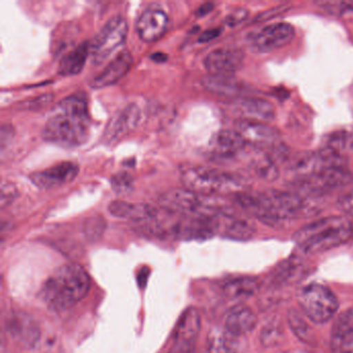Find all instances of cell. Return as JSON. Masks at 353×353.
Returning <instances> with one entry per match:
<instances>
[{
	"mask_svg": "<svg viewBox=\"0 0 353 353\" xmlns=\"http://www.w3.org/2000/svg\"><path fill=\"white\" fill-rule=\"evenodd\" d=\"M139 119V107L135 104L128 105L109 121L104 134V141L107 144L119 141L123 136L135 129Z\"/></svg>",
	"mask_w": 353,
	"mask_h": 353,
	"instance_id": "5bb4252c",
	"label": "cell"
},
{
	"mask_svg": "<svg viewBox=\"0 0 353 353\" xmlns=\"http://www.w3.org/2000/svg\"><path fill=\"white\" fill-rule=\"evenodd\" d=\"M168 16L160 9H148L138 18L136 30L144 42L152 43L164 36Z\"/></svg>",
	"mask_w": 353,
	"mask_h": 353,
	"instance_id": "2e32d148",
	"label": "cell"
},
{
	"mask_svg": "<svg viewBox=\"0 0 353 353\" xmlns=\"http://www.w3.org/2000/svg\"><path fill=\"white\" fill-rule=\"evenodd\" d=\"M289 7L287 5L279 6V7L272 8V9L268 10V11L263 12V13L260 14V15L257 16L255 21L256 23H259V22H265L268 21V20L272 19V18L276 17V16L282 15L285 12L288 11Z\"/></svg>",
	"mask_w": 353,
	"mask_h": 353,
	"instance_id": "e575fe53",
	"label": "cell"
},
{
	"mask_svg": "<svg viewBox=\"0 0 353 353\" xmlns=\"http://www.w3.org/2000/svg\"><path fill=\"white\" fill-rule=\"evenodd\" d=\"M248 15H249V12L245 9L234 10V11L231 12L227 16L226 19H225V24L227 26H230V28L239 26V24H241V22L247 19Z\"/></svg>",
	"mask_w": 353,
	"mask_h": 353,
	"instance_id": "836d02e7",
	"label": "cell"
},
{
	"mask_svg": "<svg viewBox=\"0 0 353 353\" xmlns=\"http://www.w3.org/2000/svg\"><path fill=\"white\" fill-rule=\"evenodd\" d=\"M287 320H288V324L291 330L299 340L309 345L314 343L315 334H314L313 330L307 323V320L303 318V312L301 313L295 309L289 310L288 319Z\"/></svg>",
	"mask_w": 353,
	"mask_h": 353,
	"instance_id": "4316f807",
	"label": "cell"
},
{
	"mask_svg": "<svg viewBox=\"0 0 353 353\" xmlns=\"http://www.w3.org/2000/svg\"><path fill=\"white\" fill-rule=\"evenodd\" d=\"M181 179L185 189L204 196L218 192L239 193L245 188V179L237 175L201 166L185 169L181 172Z\"/></svg>",
	"mask_w": 353,
	"mask_h": 353,
	"instance_id": "277c9868",
	"label": "cell"
},
{
	"mask_svg": "<svg viewBox=\"0 0 353 353\" xmlns=\"http://www.w3.org/2000/svg\"><path fill=\"white\" fill-rule=\"evenodd\" d=\"M297 303L303 315L316 324H323L336 316L339 301L328 287L319 283L305 285L297 293Z\"/></svg>",
	"mask_w": 353,
	"mask_h": 353,
	"instance_id": "5b68a950",
	"label": "cell"
},
{
	"mask_svg": "<svg viewBox=\"0 0 353 353\" xmlns=\"http://www.w3.org/2000/svg\"><path fill=\"white\" fill-rule=\"evenodd\" d=\"M245 53L237 47H224L212 51L204 59L210 75H233L243 67Z\"/></svg>",
	"mask_w": 353,
	"mask_h": 353,
	"instance_id": "9c48e42d",
	"label": "cell"
},
{
	"mask_svg": "<svg viewBox=\"0 0 353 353\" xmlns=\"http://www.w3.org/2000/svg\"><path fill=\"white\" fill-rule=\"evenodd\" d=\"M90 134L88 99L81 92L63 99L42 132L45 141L65 148L82 145L88 141Z\"/></svg>",
	"mask_w": 353,
	"mask_h": 353,
	"instance_id": "6da1fadb",
	"label": "cell"
},
{
	"mask_svg": "<svg viewBox=\"0 0 353 353\" xmlns=\"http://www.w3.org/2000/svg\"><path fill=\"white\" fill-rule=\"evenodd\" d=\"M150 59L156 63H164L167 61V55L162 52H157L150 55Z\"/></svg>",
	"mask_w": 353,
	"mask_h": 353,
	"instance_id": "60d3db41",
	"label": "cell"
},
{
	"mask_svg": "<svg viewBox=\"0 0 353 353\" xmlns=\"http://www.w3.org/2000/svg\"><path fill=\"white\" fill-rule=\"evenodd\" d=\"M53 100H54V94H45L32 99V100L28 101V102L22 103L19 108L30 111L42 110V109L48 107L53 102Z\"/></svg>",
	"mask_w": 353,
	"mask_h": 353,
	"instance_id": "d6a6232c",
	"label": "cell"
},
{
	"mask_svg": "<svg viewBox=\"0 0 353 353\" xmlns=\"http://www.w3.org/2000/svg\"><path fill=\"white\" fill-rule=\"evenodd\" d=\"M6 327L12 339L26 348H32L40 340L41 330L38 323L24 312H17L10 316Z\"/></svg>",
	"mask_w": 353,
	"mask_h": 353,
	"instance_id": "8fae6325",
	"label": "cell"
},
{
	"mask_svg": "<svg viewBox=\"0 0 353 353\" xmlns=\"http://www.w3.org/2000/svg\"><path fill=\"white\" fill-rule=\"evenodd\" d=\"M221 32H222V30H221V28H212V30H206V32H202V34H200L199 39H198V42H210V41L218 38V37L220 36Z\"/></svg>",
	"mask_w": 353,
	"mask_h": 353,
	"instance_id": "74e56055",
	"label": "cell"
},
{
	"mask_svg": "<svg viewBox=\"0 0 353 353\" xmlns=\"http://www.w3.org/2000/svg\"><path fill=\"white\" fill-rule=\"evenodd\" d=\"M235 131L245 142L259 146H274L278 143L280 133L268 123L241 119L235 123Z\"/></svg>",
	"mask_w": 353,
	"mask_h": 353,
	"instance_id": "7c38bea8",
	"label": "cell"
},
{
	"mask_svg": "<svg viewBox=\"0 0 353 353\" xmlns=\"http://www.w3.org/2000/svg\"><path fill=\"white\" fill-rule=\"evenodd\" d=\"M14 136H15V131H14L13 127L10 125H3L1 131H0V145H1V150H5L6 148L9 146L12 140H13Z\"/></svg>",
	"mask_w": 353,
	"mask_h": 353,
	"instance_id": "8d00e7d4",
	"label": "cell"
},
{
	"mask_svg": "<svg viewBox=\"0 0 353 353\" xmlns=\"http://www.w3.org/2000/svg\"><path fill=\"white\" fill-rule=\"evenodd\" d=\"M253 169L256 175L264 181H274L279 176L278 167L274 158L270 154H264L254 162Z\"/></svg>",
	"mask_w": 353,
	"mask_h": 353,
	"instance_id": "83f0119b",
	"label": "cell"
},
{
	"mask_svg": "<svg viewBox=\"0 0 353 353\" xmlns=\"http://www.w3.org/2000/svg\"><path fill=\"white\" fill-rule=\"evenodd\" d=\"M202 85L212 94L227 98H239L248 94V86L233 75H206Z\"/></svg>",
	"mask_w": 353,
	"mask_h": 353,
	"instance_id": "d6986e66",
	"label": "cell"
},
{
	"mask_svg": "<svg viewBox=\"0 0 353 353\" xmlns=\"http://www.w3.org/2000/svg\"><path fill=\"white\" fill-rule=\"evenodd\" d=\"M231 110L243 119L254 121H270L274 119V107L263 99L239 98L230 105Z\"/></svg>",
	"mask_w": 353,
	"mask_h": 353,
	"instance_id": "e0dca14e",
	"label": "cell"
},
{
	"mask_svg": "<svg viewBox=\"0 0 353 353\" xmlns=\"http://www.w3.org/2000/svg\"><path fill=\"white\" fill-rule=\"evenodd\" d=\"M353 343V307H349L338 316L332 332H330V346L332 351L339 353Z\"/></svg>",
	"mask_w": 353,
	"mask_h": 353,
	"instance_id": "7402d4cb",
	"label": "cell"
},
{
	"mask_svg": "<svg viewBox=\"0 0 353 353\" xmlns=\"http://www.w3.org/2000/svg\"><path fill=\"white\" fill-rule=\"evenodd\" d=\"M129 26L123 16H113L90 43V54L96 65H102L113 52L123 46Z\"/></svg>",
	"mask_w": 353,
	"mask_h": 353,
	"instance_id": "52a82bcc",
	"label": "cell"
},
{
	"mask_svg": "<svg viewBox=\"0 0 353 353\" xmlns=\"http://www.w3.org/2000/svg\"><path fill=\"white\" fill-rule=\"evenodd\" d=\"M218 233L227 239L247 241L253 236L255 227L245 219L224 212L219 219Z\"/></svg>",
	"mask_w": 353,
	"mask_h": 353,
	"instance_id": "603a6c76",
	"label": "cell"
},
{
	"mask_svg": "<svg viewBox=\"0 0 353 353\" xmlns=\"http://www.w3.org/2000/svg\"><path fill=\"white\" fill-rule=\"evenodd\" d=\"M109 212L117 218L125 220L152 221L159 216V210L145 203H132L123 200H114L108 206Z\"/></svg>",
	"mask_w": 353,
	"mask_h": 353,
	"instance_id": "ffe728a7",
	"label": "cell"
},
{
	"mask_svg": "<svg viewBox=\"0 0 353 353\" xmlns=\"http://www.w3.org/2000/svg\"><path fill=\"white\" fill-rule=\"evenodd\" d=\"M18 197V189L15 183L11 181H3L1 189H0V208L5 210L8 206L11 205Z\"/></svg>",
	"mask_w": 353,
	"mask_h": 353,
	"instance_id": "1f68e13d",
	"label": "cell"
},
{
	"mask_svg": "<svg viewBox=\"0 0 353 353\" xmlns=\"http://www.w3.org/2000/svg\"><path fill=\"white\" fill-rule=\"evenodd\" d=\"M90 54V45L88 42L81 43L73 50L65 53L59 61V75L74 76L81 73Z\"/></svg>",
	"mask_w": 353,
	"mask_h": 353,
	"instance_id": "cb8c5ba5",
	"label": "cell"
},
{
	"mask_svg": "<svg viewBox=\"0 0 353 353\" xmlns=\"http://www.w3.org/2000/svg\"><path fill=\"white\" fill-rule=\"evenodd\" d=\"M79 167L73 162H61L44 170L36 171L30 179L39 189L51 190L71 183L77 177Z\"/></svg>",
	"mask_w": 353,
	"mask_h": 353,
	"instance_id": "30bf717a",
	"label": "cell"
},
{
	"mask_svg": "<svg viewBox=\"0 0 353 353\" xmlns=\"http://www.w3.org/2000/svg\"><path fill=\"white\" fill-rule=\"evenodd\" d=\"M113 191L119 195H128L134 190V179L129 172H119L110 179Z\"/></svg>",
	"mask_w": 353,
	"mask_h": 353,
	"instance_id": "4dcf8cb0",
	"label": "cell"
},
{
	"mask_svg": "<svg viewBox=\"0 0 353 353\" xmlns=\"http://www.w3.org/2000/svg\"><path fill=\"white\" fill-rule=\"evenodd\" d=\"M283 336V328L279 321H270L263 327L260 336L264 347H274L278 345Z\"/></svg>",
	"mask_w": 353,
	"mask_h": 353,
	"instance_id": "f546056e",
	"label": "cell"
},
{
	"mask_svg": "<svg viewBox=\"0 0 353 353\" xmlns=\"http://www.w3.org/2000/svg\"><path fill=\"white\" fill-rule=\"evenodd\" d=\"M352 132L341 131L330 134V135L326 138L324 148H330V150L343 154V152L348 150V148H352Z\"/></svg>",
	"mask_w": 353,
	"mask_h": 353,
	"instance_id": "f1b7e54d",
	"label": "cell"
},
{
	"mask_svg": "<svg viewBox=\"0 0 353 353\" xmlns=\"http://www.w3.org/2000/svg\"><path fill=\"white\" fill-rule=\"evenodd\" d=\"M353 181V174L347 167H330L295 181L297 193L303 196H319L347 187Z\"/></svg>",
	"mask_w": 353,
	"mask_h": 353,
	"instance_id": "8992f818",
	"label": "cell"
},
{
	"mask_svg": "<svg viewBox=\"0 0 353 353\" xmlns=\"http://www.w3.org/2000/svg\"><path fill=\"white\" fill-rule=\"evenodd\" d=\"M169 353H192V351L185 350V349L179 348V347L173 346Z\"/></svg>",
	"mask_w": 353,
	"mask_h": 353,
	"instance_id": "b9f144b4",
	"label": "cell"
},
{
	"mask_svg": "<svg viewBox=\"0 0 353 353\" xmlns=\"http://www.w3.org/2000/svg\"><path fill=\"white\" fill-rule=\"evenodd\" d=\"M259 283L256 279L241 276L227 281L222 286L225 296L231 301H241L250 299L257 293Z\"/></svg>",
	"mask_w": 353,
	"mask_h": 353,
	"instance_id": "d4e9b609",
	"label": "cell"
},
{
	"mask_svg": "<svg viewBox=\"0 0 353 353\" xmlns=\"http://www.w3.org/2000/svg\"><path fill=\"white\" fill-rule=\"evenodd\" d=\"M352 233V224L348 219L332 216L301 227L293 234V241L303 253L318 254L343 245Z\"/></svg>",
	"mask_w": 353,
	"mask_h": 353,
	"instance_id": "3957f363",
	"label": "cell"
},
{
	"mask_svg": "<svg viewBox=\"0 0 353 353\" xmlns=\"http://www.w3.org/2000/svg\"><path fill=\"white\" fill-rule=\"evenodd\" d=\"M258 317L255 312L245 305L231 307L225 316L224 328L233 336H241L251 332L257 325Z\"/></svg>",
	"mask_w": 353,
	"mask_h": 353,
	"instance_id": "ac0fdd59",
	"label": "cell"
},
{
	"mask_svg": "<svg viewBox=\"0 0 353 353\" xmlns=\"http://www.w3.org/2000/svg\"><path fill=\"white\" fill-rule=\"evenodd\" d=\"M200 327H201V319H200V314L197 309L189 307L185 310L177 322L173 346L193 352Z\"/></svg>",
	"mask_w": 353,
	"mask_h": 353,
	"instance_id": "4fadbf2b",
	"label": "cell"
},
{
	"mask_svg": "<svg viewBox=\"0 0 353 353\" xmlns=\"http://www.w3.org/2000/svg\"><path fill=\"white\" fill-rule=\"evenodd\" d=\"M105 222L102 218H90L86 221L85 223V230L86 233H88L90 236H94L96 234L94 231H97L98 234H101L103 230H104Z\"/></svg>",
	"mask_w": 353,
	"mask_h": 353,
	"instance_id": "d590c367",
	"label": "cell"
},
{
	"mask_svg": "<svg viewBox=\"0 0 353 353\" xmlns=\"http://www.w3.org/2000/svg\"><path fill=\"white\" fill-rule=\"evenodd\" d=\"M339 353H353V343L351 345H349L346 348L343 349L342 351H340Z\"/></svg>",
	"mask_w": 353,
	"mask_h": 353,
	"instance_id": "7bdbcfd3",
	"label": "cell"
},
{
	"mask_svg": "<svg viewBox=\"0 0 353 353\" xmlns=\"http://www.w3.org/2000/svg\"><path fill=\"white\" fill-rule=\"evenodd\" d=\"M214 10V5L210 3H204V5H202L201 7H199V9L197 10V12H196V16L197 17H204V16L208 15V14H210V12Z\"/></svg>",
	"mask_w": 353,
	"mask_h": 353,
	"instance_id": "ab89813d",
	"label": "cell"
},
{
	"mask_svg": "<svg viewBox=\"0 0 353 353\" xmlns=\"http://www.w3.org/2000/svg\"><path fill=\"white\" fill-rule=\"evenodd\" d=\"M90 289V278L77 263L65 264L55 270L42 289V299L50 309L65 311L85 299Z\"/></svg>",
	"mask_w": 353,
	"mask_h": 353,
	"instance_id": "7a4b0ae2",
	"label": "cell"
},
{
	"mask_svg": "<svg viewBox=\"0 0 353 353\" xmlns=\"http://www.w3.org/2000/svg\"><path fill=\"white\" fill-rule=\"evenodd\" d=\"M247 142L235 130H221L210 140V150L219 158H232L245 148Z\"/></svg>",
	"mask_w": 353,
	"mask_h": 353,
	"instance_id": "44dd1931",
	"label": "cell"
},
{
	"mask_svg": "<svg viewBox=\"0 0 353 353\" xmlns=\"http://www.w3.org/2000/svg\"><path fill=\"white\" fill-rule=\"evenodd\" d=\"M341 208L349 214H353V193L345 196L340 202Z\"/></svg>",
	"mask_w": 353,
	"mask_h": 353,
	"instance_id": "f35d334b",
	"label": "cell"
},
{
	"mask_svg": "<svg viewBox=\"0 0 353 353\" xmlns=\"http://www.w3.org/2000/svg\"><path fill=\"white\" fill-rule=\"evenodd\" d=\"M294 37L295 30L290 23L279 22L251 32L248 37V45L254 52L264 54L287 46Z\"/></svg>",
	"mask_w": 353,
	"mask_h": 353,
	"instance_id": "ba28073f",
	"label": "cell"
},
{
	"mask_svg": "<svg viewBox=\"0 0 353 353\" xmlns=\"http://www.w3.org/2000/svg\"><path fill=\"white\" fill-rule=\"evenodd\" d=\"M239 336H233L228 330L214 328L208 338V348L210 353H239Z\"/></svg>",
	"mask_w": 353,
	"mask_h": 353,
	"instance_id": "484cf974",
	"label": "cell"
},
{
	"mask_svg": "<svg viewBox=\"0 0 353 353\" xmlns=\"http://www.w3.org/2000/svg\"><path fill=\"white\" fill-rule=\"evenodd\" d=\"M133 55L129 50H123L108 63L106 68L90 82L92 88H104L123 79L133 65Z\"/></svg>",
	"mask_w": 353,
	"mask_h": 353,
	"instance_id": "9a60e30c",
	"label": "cell"
}]
</instances>
